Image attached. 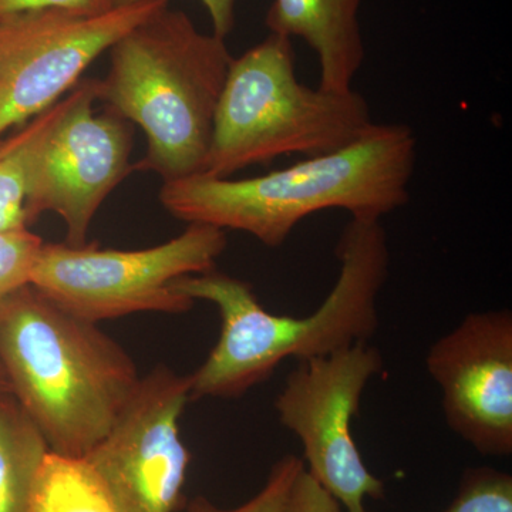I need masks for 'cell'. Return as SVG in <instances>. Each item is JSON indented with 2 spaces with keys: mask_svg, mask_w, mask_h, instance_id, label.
Masks as SVG:
<instances>
[{
  "mask_svg": "<svg viewBox=\"0 0 512 512\" xmlns=\"http://www.w3.org/2000/svg\"><path fill=\"white\" fill-rule=\"evenodd\" d=\"M336 255L338 281L305 318L266 311L248 282L215 269L175 281V291L212 303L221 316L217 345L190 375L191 399H235L269 379L285 360L305 362L369 342L379 328L377 298L389 276L382 221L350 218Z\"/></svg>",
  "mask_w": 512,
  "mask_h": 512,
  "instance_id": "6da1fadb",
  "label": "cell"
},
{
  "mask_svg": "<svg viewBox=\"0 0 512 512\" xmlns=\"http://www.w3.org/2000/svg\"><path fill=\"white\" fill-rule=\"evenodd\" d=\"M416 161L412 128L373 123L349 146L259 177L197 174L163 183L160 201L177 220L247 232L276 248L316 212L382 221L409 202Z\"/></svg>",
  "mask_w": 512,
  "mask_h": 512,
  "instance_id": "7a4b0ae2",
  "label": "cell"
},
{
  "mask_svg": "<svg viewBox=\"0 0 512 512\" xmlns=\"http://www.w3.org/2000/svg\"><path fill=\"white\" fill-rule=\"evenodd\" d=\"M0 365L47 447L86 457L109 433L141 376L116 340L28 284L0 303Z\"/></svg>",
  "mask_w": 512,
  "mask_h": 512,
  "instance_id": "3957f363",
  "label": "cell"
},
{
  "mask_svg": "<svg viewBox=\"0 0 512 512\" xmlns=\"http://www.w3.org/2000/svg\"><path fill=\"white\" fill-rule=\"evenodd\" d=\"M232 59L225 39L168 6L110 47L97 101L146 134V156L133 168L163 183L201 173Z\"/></svg>",
  "mask_w": 512,
  "mask_h": 512,
  "instance_id": "277c9868",
  "label": "cell"
},
{
  "mask_svg": "<svg viewBox=\"0 0 512 512\" xmlns=\"http://www.w3.org/2000/svg\"><path fill=\"white\" fill-rule=\"evenodd\" d=\"M372 124L362 94L326 92L299 82L291 39L271 33L232 59L200 174L229 178L289 154L333 153Z\"/></svg>",
  "mask_w": 512,
  "mask_h": 512,
  "instance_id": "5b68a950",
  "label": "cell"
},
{
  "mask_svg": "<svg viewBox=\"0 0 512 512\" xmlns=\"http://www.w3.org/2000/svg\"><path fill=\"white\" fill-rule=\"evenodd\" d=\"M225 248L224 229L204 224H188L178 237L136 251L43 242L30 285L93 323L138 312L184 313L194 301L174 282L212 271Z\"/></svg>",
  "mask_w": 512,
  "mask_h": 512,
  "instance_id": "8992f818",
  "label": "cell"
},
{
  "mask_svg": "<svg viewBox=\"0 0 512 512\" xmlns=\"http://www.w3.org/2000/svg\"><path fill=\"white\" fill-rule=\"evenodd\" d=\"M383 367L375 346L356 343L298 362L275 400L282 426L301 440L305 470L349 512H369L366 498L384 497L352 437L363 392Z\"/></svg>",
  "mask_w": 512,
  "mask_h": 512,
  "instance_id": "52a82bcc",
  "label": "cell"
},
{
  "mask_svg": "<svg viewBox=\"0 0 512 512\" xmlns=\"http://www.w3.org/2000/svg\"><path fill=\"white\" fill-rule=\"evenodd\" d=\"M170 0H140L101 15L62 9L0 18V137L72 92L84 70Z\"/></svg>",
  "mask_w": 512,
  "mask_h": 512,
  "instance_id": "ba28073f",
  "label": "cell"
},
{
  "mask_svg": "<svg viewBox=\"0 0 512 512\" xmlns=\"http://www.w3.org/2000/svg\"><path fill=\"white\" fill-rule=\"evenodd\" d=\"M190 400V375L157 366L141 377L109 433L83 457L117 512H175L183 505L191 453L180 419Z\"/></svg>",
  "mask_w": 512,
  "mask_h": 512,
  "instance_id": "9c48e42d",
  "label": "cell"
},
{
  "mask_svg": "<svg viewBox=\"0 0 512 512\" xmlns=\"http://www.w3.org/2000/svg\"><path fill=\"white\" fill-rule=\"evenodd\" d=\"M76 103L40 151L28 185V227L45 212L66 224V244L86 245L87 232L104 200L130 174L133 136L126 120L94 114L97 80L79 83Z\"/></svg>",
  "mask_w": 512,
  "mask_h": 512,
  "instance_id": "30bf717a",
  "label": "cell"
},
{
  "mask_svg": "<svg viewBox=\"0 0 512 512\" xmlns=\"http://www.w3.org/2000/svg\"><path fill=\"white\" fill-rule=\"evenodd\" d=\"M427 372L448 427L487 457L512 454V312L470 313L434 342Z\"/></svg>",
  "mask_w": 512,
  "mask_h": 512,
  "instance_id": "8fae6325",
  "label": "cell"
},
{
  "mask_svg": "<svg viewBox=\"0 0 512 512\" xmlns=\"http://www.w3.org/2000/svg\"><path fill=\"white\" fill-rule=\"evenodd\" d=\"M362 0H274L265 25L274 35L301 37L318 55L319 89L348 93L365 60Z\"/></svg>",
  "mask_w": 512,
  "mask_h": 512,
  "instance_id": "7c38bea8",
  "label": "cell"
},
{
  "mask_svg": "<svg viewBox=\"0 0 512 512\" xmlns=\"http://www.w3.org/2000/svg\"><path fill=\"white\" fill-rule=\"evenodd\" d=\"M79 93L77 84L72 92L29 120L15 136L0 143V232L28 227L25 200L30 174L47 138L72 109Z\"/></svg>",
  "mask_w": 512,
  "mask_h": 512,
  "instance_id": "4fadbf2b",
  "label": "cell"
},
{
  "mask_svg": "<svg viewBox=\"0 0 512 512\" xmlns=\"http://www.w3.org/2000/svg\"><path fill=\"white\" fill-rule=\"evenodd\" d=\"M47 453L45 437L16 397L12 392L0 394V512H29Z\"/></svg>",
  "mask_w": 512,
  "mask_h": 512,
  "instance_id": "5bb4252c",
  "label": "cell"
},
{
  "mask_svg": "<svg viewBox=\"0 0 512 512\" xmlns=\"http://www.w3.org/2000/svg\"><path fill=\"white\" fill-rule=\"evenodd\" d=\"M29 512L117 511L86 458L49 450L33 485Z\"/></svg>",
  "mask_w": 512,
  "mask_h": 512,
  "instance_id": "9a60e30c",
  "label": "cell"
},
{
  "mask_svg": "<svg viewBox=\"0 0 512 512\" xmlns=\"http://www.w3.org/2000/svg\"><path fill=\"white\" fill-rule=\"evenodd\" d=\"M443 512H512V477L491 467L467 468Z\"/></svg>",
  "mask_w": 512,
  "mask_h": 512,
  "instance_id": "2e32d148",
  "label": "cell"
},
{
  "mask_svg": "<svg viewBox=\"0 0 512 512\" xmlns=\"http://www.w3.org/2000/svg\"><path fill=\"white\" fill-rule=\"evenodd\" d=\"M305 468L301 457L288 454L269 471L262 490L247 503L232 510L217 507L208 498L198 495L187 503V512H286L293 481Z\"/></svg>",
  "mask_w": 512,
  "mask_h": 512,
  "instance_id": "e0dca14e",
  "label": "cell"
},
{
  "mask_svg": "<svg viewBox=\"0 0 512 512\" xmlns=\"http://www.w3.org/2000/svg\"><path fill=\"white\" fill-rule=\"evenodd\" d=\"M43 239L28 227L0 232V303L30 284Z\"/></svg>",
  "mask_w": 512,
  "mask_h": 512,
  "instance_id": "ac0fdd59",
  "label": "cell"
},
{
  "mask_svg": "<svg viewBox=\"0 0 512 512\" xmlns=\"http://www.w3.org/2000/svg\"><path fill=\"white\" fill-rule=\"evenodd\" d=\"M286 512H342L340 504L303 468L293 481Z\"/></svg>",
  "mask_w": 512,
  "mask_h": 512,
  "instance_id": "d6986e66",
  "label": "cell"
},
{
  "mask_svg": "<svg viewBox=\"0 0 512 512\" xmlns=\"http://www.w3.org/2000/svg\"><path fill=\"white\" fill-rule=\"evenodd\" d=\"M111 0H0V18L40 9H62L79 15H101L113 9Z\"/></svg>",
  "mask_w": 512,
  "mask_h": 512,
  "instance_id": "ffe728a7",
  "label": "cell"
},
{
  "mask_svg": "<svg viewBox=\"0 0 512 512\" xmlns=\"http://www.w3.org/2000/svg\"><path fill=\"white\" fill-rule=\"evenodd\" d=\"M140 0H111L114 8L133 5ZM210 13L214 35L225 39L235 26V0H201Z\"/></svg>",
  "mask_w": 512,
  "mask_h": 512,
  "instance_id": "44dd1931",
  "label": "cell"
},
{
  "mask_svg": "<svg viewBox=\"0 0 512 512\" xmlns=\"http://www.w3.org/2000/svg\"><path fill=\"white\" fill-rule=\"evenodd\" d=\"M6 392H10V386L8 377H6L5 370H3L2 365H0V394Z\"/></svg>",
  "mask_w": 512,
  "mask_h": 512,
  "instance_id": "7402d4cb",
  "label": "cell"
}]
</instances>
